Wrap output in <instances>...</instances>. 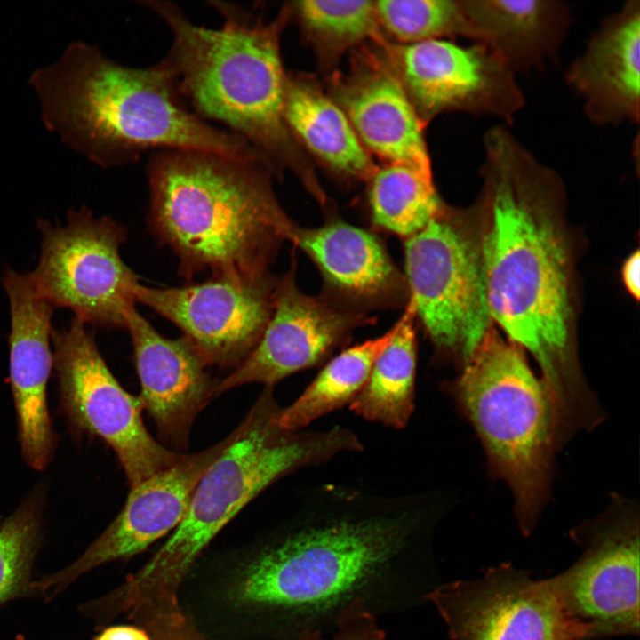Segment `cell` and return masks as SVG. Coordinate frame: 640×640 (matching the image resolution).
<instances>
[{
    "mask_svg": "<svg viewBox=\"0 0 640 640\" xmlns=\"http://www.w3.org/2000/svg\"><path fill=\"white\" fill-rule=\"evenodd\" d=\"M443 512L433 491L308 488L240 570L231 599L264 616L280 640L333 630L358 605L376 617L410 612L439 584L433 536Z\"/></svg>",
    "mask_w": 640,
    "mask_h": 640,
    "instance_id": "6da1fadb",
    "label": "cell"
},
{
    "mask_svg": "<svg viewBox=\"0 0 640 640\" xmlns=\"http://www.w3.org/2000/svg\"><path fill=\"white\" fill-rule=\"evenodd\" d=\"M483 145L480 236L492 320L535 358L556 415L580 420L596 404L576 359L561 180L505 125L490 128Z\"/></svg>",
    "mask_w": 640,
    "mask_h": 640,
    "instance_id": "7a4b0ae2",
    "label": "cell"
},
{
    "mask_svg": "<svg viewBox=\"0 0 640 640\" xmlns=\"http://www.w3.org/2000/svg\"><path fill=\"white\" fill-rule=\"evenodd\" d=\"M28 84L45 128L104 168L167 149L262 159L243 138L193 113L162 61L128 67L96 44L76 41L55 61L33 71Z\"/></svg>",
    "mask_w": 640,
    "mask_h": 640,
    "instance_id": "3957f363",
    "label": "cell"
},
{
    "mask_svg": "<svg viewBox=\"0 0 640 640\" xmlns=\"http://www.w3.org/2000/svg\"><path fill=\"white\" fill-rule=\"evenodd\" d=\"M167 26L172 43L161 60L188 108L243 138L273 171L288 168L317 199L324 195L284 116L286 74L280 36L285 6L266 21L255 9L212 1L222 17L216 28L198 26L168 1H141Z\"/></svg>",
    "mask_w": 640,
    "mask_h": 640,
    "instance_id": "277c9868",
    "label": "cell"
},
{
    "mask_svg": "<svg viewBox=\"0 0 640 640\" xmlns=\"http://www.w3.org/2000/svg\"><path fill=\"white\" fill-rule=\"evenodd\" d=\"M148 220L190 279L258 278L296 224L280 205L264 161L209 151L154 152L147 164Z\"/></svg>",
    "mask_w": 640,
    "mask_h": 640,
    "instance_id": "5b68a950",
    "label": "cell"
},
{
    "mask_svg": "<svg viewBox=\"0 0 640 640\" xmlns=\"http://www.w3.org/2000/svg\"><path fill=\"white\" fill-rule=\"evenodd\" d=\"M282 408L265 387L230 443L196 484L179 525L148 563L115 590L124 612L179 609L178 590L191 566L222 528L267 487L303 468L364 450L343 427L288 430Z\"/></svg>",
    "mask_w": 640,
    "mask_h": 640,
    "instance_id": "8992f818",
    "label": "cell"
},
{
    "mask_svg": "<svg viewBox=\"0 0 640 640\" xmlns=\"http://www.w3.org/2000/svg\"><path fill=\"white\" fill-rule=\"evenodd\" d=\"M447 390L476 429L491 469L509 485L519 527L528 535L548 495L557 444L545 383L523 349L492 324Z\"/></svg>",
    "mask_w": 640,
    "mask_h": 640,
    "instance_id": "52a82bcc",
    "label": "cell"
},
{
    "mask_svg": "<svg viewBox=\"0 0 640 640\" xmlns=\"http://www.w3.org/2000/svg\"><path fill=\"white\" fill-rule=\"evenodd\" d=\"M469 214L444 204L404 241L409 299L437 352L463 365L492 324L481 236Z\"/></svg>",
    "mask_w": 640,
    "mask_h": 640,
    "instance_id": "ba28073f",
    "label": "cell"
},
{
    "mask_svg": "<svg viewBox=\"0 0 640 640\" xmlns=\"http://www.w3.org/2000/svg\"><path fill=\"white\" fill-rule=\"evenodd\" d=\"M37 227L40 258L28 274L36 292L85 324L125 328L140 284L120 254L125 228L107 216L95 217L86 207L71 210L65 226L38 220Z\"/></svg>",
    "mask_w": 640,
    "mask_h": 640,
    "instance_id": "9c48e42d",
    "label": "cell"
},
{
    "mask_svg": "<svg viewBox=\"0 0 640 640\" xmlns=\"http://www.w3.org/2000/svg\"><path fill=\"white\" fill-rule=\"evenodd\" d=\"M52 343L67 415L115 452L131 488L180 458L183 453L168 449L148 431L139 396L124 390L112 374L84 323L73 317L64 330H52Z\"/></svg>",
    "mask_w": 640,
    "mask_h": 640,
    "instance_id": "30bf717a",
    "label": "cell"
},
{
    "mask_svg": "<svg viewBox=\"0 0 640 640\" xmlns=\"http://www.w3.org/2000/svg\"><path fill=\"white\" fill-rule=\"evenodd\" d=\"M451 640H590L548 579L502 563L474 580L439 583L428 596Z\"/></svg>",
    "mask_w": 640,
    "mask_h": 640,
    "instance_id": "8fae6325",
    "label": "cell"
},
{
    "mask_svg": "<svg viewBox=\"0 0 640 640\" xmlns=\"http://www.w3.org/2000/svg\"><path fill=\"white\" fill-rule=\"evenodd\" d=\"M388 52L424 123L444 112L462 111L510 124L524 105L516 73L483 44L431 39L403 44Z\"/></svg>",
    "mask_w": 640,
    "mask_h": 640,
    "instance_id": "7c38bea8",
    "label": "cell"
},
{
    "mask_svg": "<svg viewBox=\"0 0 640 640\" xmlns=\"http://www.w3.org/2000/svg\"><path fill=\"white\" fill-rule=\"evenodd\" d=\"M277 280L268 273L250 279L212 276L181 287L138 284L135 300L178 326L206 366L236 368L268 323Z\"/></svg>",
    "mask_w": 640,
    "mask_h": 640,
    "instance_id": "4fadbf2b",
    "label": "cell"
},
{
    "mask_svg": "<svg viewBox=\"0 0 640 640\" xmlns=\"http://www.w3.org/2000/svg\"><path fill=\"white\" fill-rule=\"evenodd\" d=\"M579 559L548 578L567 614L590 640L639 634V526L622 515L574 532Z\"/></svg>",
    "mask_w": 640,
    "mask_h": 640,
    "instance_id": "5bb4252c",
    "label": "cell"
},
{
    "mask_svg": "<svg viewBox=\"0 0 640 640\" xmlns=\"http://www.w3.org/2000/svg\"><path fill=\"white\" fill-rule=\"evenodd\" d=\"M375 321L326 296H310L295 281V262L277 280L271 316L250 355L219 384L214 395L245 384L274 387L297 372L316 366L348 340L352 332Z\"/></svg>",
    "mask_w": 640,
    "mask_h": 640,
    "instance_id": "9a60e30c",
    "label": "cell"
},
{
    "mask_svg": "<svg viewBox=\"0 0 640 640\" xmlns=\"http://www.w3.org/2000/svg\"><path fill=\"white\" fill-rule=\"evenodd\" d=\"M183 453L171 467L132 487L124 506L106 530L73 563L33 580V596L47 601L83 574L104 564L134 556L171 531L184 517L202 476L232 439Z\"/></svg>",
    "mask_w": 640,
    "mask_h": 640,
    "instance_id": "2e32d148",
    "label": "cell"
},
{
    "mask_svg": "<svg viewBox=\"0 0 640 640\" xmlns=\"http://www.w3.org/2000/svg\"><path fill=\"white\" fill-rule=\"evenodd\" d=\"M2 282L10 302L9 372L21 453L31 468L43 470L55 443L46 399L55 308L36 292L28 274L8 268Z\"/></svg>",
    "mask_w": 640,
    "mask_h": 640,
    "instance_id": "e0dca14e",
    "label": "cell"
},
{
    "mask_svg": "<svg viewBox=\"0 0 640 640\" xmlns=\"http://www.w3.org/2000/svg\"><path fill=\"white\" fill-rule=\"evenodd\" d=\"M125 328L132 341L142 408L155 422L161 443L183 453L193 422L216 385L185 337H163L136 308L129 313Z\"/></svg>",
    "mask_w": 640,
    "mask_h": 640,
    "instance_id": "ac0fdd59",
    "label": "cell"
},
{
    "mask_svg": "<svg viewBox=\"0 0 640 640\" xmlns=\"http://www.w3.org/2000/svg\"><path fill=\"white\" fill-rule=\"evenodd\" d=\"M291 243L315 263L324 296L338 304L367 312L408 301L404 275L370 231L332 216L319 227L296 226Z\"/></svg>",
    "mask_w": 640,
    "mask_h": 640,
    "instance_id": "d6986e66",
    "label": "cell"
},
{
    "mask_svg": "<svg viewBox=\"0 0 640 640\" xmlns=\"http://www.w3.org/2000/svg\"><path fill=\"white\" fill-rule=\"evenodd\" d=\"M569 85L596 124L637 123L640 116V1L606 19L567 70Z\"/></svg>",
    "mask_w": 640,
    "mask_h": 640,
    "instance_id": "ffe728a7",
    "label": "cell"
},
{
    "mask_svg": "<svg viewBox=\"0 0 640 640\" xmlns=\"http://www.w3.org/2000/svg\"><path fill=\"white\" fill-rule=\"evenodd\" d=\"M340 106L368 151L432 175L424 122L392 66L370 60L339 90Z\"/></svg>",
    "mask_w": 640,
    "mask_h": 640,
    "instance_id": "44dd1931",
    "label": "cell"
},
{
    "mask_svg": "<svg viewBox=\"0 0 640 640\" xmlns=\"http://www.w3.org/2000/svg\"><path fill=\"white\" fill-rule=\"evenodd\" d=\"M466 36L516 74L556 56L569 29L568 5L556 0H461Z\"/></svg>",
    "mask_w": 640,
    "mask_h": 640,
    "instance_id": "7402d4cb",
    "label": "cell"
},
{
    "mask_svg": "<svg viewBox=\"0 0 640 640\" xmlns=\"http://www.w3.org/2000/svg\"><path fill=\"white\" fill-rule=\"evenodd\" d=\"M284 116L297 142L332 171L369 180L378 169L342 108L312 82L286 75Z\"/></svg>",
    "mask_w": 640,
    "mask_h": 640,
    "instance_id": "603a6c76",
    "label": "cell"
},
{
    "mask_svg": "<svg viewBox=\"0 0 640 640\" xmlns=\"http://www.w3.org/2000/svg\"><path fill=\"white\" fill-rule=\"evenodd\" d=\"M400 327L373 364L366 383L349 404L361 418L385 427L407 426L415 407L416 309L408 299Z\"/></svg>",
    "mask_w": 640,
    "mask_h": 640,
    "instance_id": "cb8c5ba5",
    "label": "cell"
},
{
    "mask_svg": "<svg viewBox=\"0 0 640 640\" xmlns=\"http://www.w3.org/2000/svg\"><path fill=\"white\" fill-rule=\"evenodd\" d=\"M402 318L382 335L348 348L326 363L304 392L282 408L278 424L305 429L313 421L349 405L367 381L374 362L398 331Z\"/></svg>",
    "mask_w": 640,
    "mask_h": 640,
    "instance_id": "d4e9b609",
    "label": "cell"
},
{
    "mask_svg": "<svg viewBox=\"0 0 640 640\" xmlns=\"http://www.w3.org/2000/svg\"><path fill=\"white\" fill-rule=\"evenodd\" d=\"M369 181L372 223L404 239L421 230L444 204L433 175L406 165L388 164L377 169Z\"/></svg>",
    "mask_w": 640,
    "mask_h": 640,
    "instance_id": "484cf974",
    "label": "cell"
},
{
    "mask_svg": "<svg viewBox=\"0 0 640 640\" xmlns=\"http://www.w3.org/2000/svg\"><path fill=\"white\" fill-rule=\"evenodd\" d=\"M321 52L334 56L379 37L375 2L305 0L289 6Z\"/></svg>",
    "mask_w": 640,
    "mask_h": 640,
    "instance_id": "4316f807",
    "label": "cell"
},
{
    "mask_svg": "<svg viewBox=\"0 0 640 640\" xmlns=\"http://www.w3.org/2000/svg\"><path fill=\"white\" fill-rule=\"evenodd\" d=\"M42 499L34 493L0 524V606L32 596V567L42 532Z\"/></svg>",
    "mask_w": 640,
    "mask_h": 640,
    "instance_id": "83f0119b",
    "label": "cell"
},
{
    "mask_svg": "<svg viewBox=\"0 0 640 640\" xmlns=\"http://www.w3.org/2000/svg\"><path fill=\"white\" fill-rule=\"evenodd\" d=\"M375 9L379 24L404 44L466 36L461 0H382Z\"/></svg>",
    "mask_w": 640,
    "mask_h": 640,
    "instance_id": "f1b7e54d",
    "label": "cell"
},
{
    "mask_svg": "<svg viewBox=\"0 0 640 640\" xmlns=\"http://www.w3.org/2000/svg\"><path fill=\"white\" fill-rule=\"evenodd\" d=\"M284 640H388L380 627L378 617L364 606L348 611L337 623L330 635L324 637L320 632H308Z\"/></svg>",
    "mask_w": 640,
    "mask_h": 640,
    "instance_id": "f546056e",
    "label": "cell"
},
{
    "mask_svg": "<svg viewBox=\"0 0 640 640\" xmlns=\"http://www.w3.org/2000/svg\"><path fill=\"white\" fill-rule=\"evenodd\" d=\"M132 619L145 627L152 640H205L181 610L142 612Z\"/></svg>",
    "mask_w": 640,
    "mask_h": 640,
    "instance_id": "4dcf8cb0",
    "label": "cell"
},
{
    "mask_svg": "<svg viewBox=\"0 0 640 640\" xmlns=\"http://www.w3.org/2000/svg\"><path fill=\"white\" fill-rule=\"evenodd\" d=\"M640 254L636 250L623 264L621 276L623 284L629 294L636 300L640 296Z\"/></svg>",
    "mask_w": 640,
    "mask_h": 640,
    "instance_id": "1f68e13d",
    "label": "cell"
},
{
    "mask_svg": "<svg viewBox=\"0 0 640 640\" xmlns=\"http://www.w3.org/2000/svg\"><path fill=\"white\" fill-rule=\"evenodd\" d=\"M93 640H152V638L143 628L118 625L105 628Z\"/></svg>",
    "mask_w": 640,
    "mask_h": 640,
    "instance_id": "d6a6232c",
    "label": "cell"
},
{
    "mask_svg": "<svg viewBox=\"0 0 640 640\" xmlns=\"http://www.w3.org/2000/svg\"><path fill=\"white\" fill-rule=\"evenodd\" d=\"M17 640H26L22 636H19Z\"/></svg>",
    "mask_w": 640,
    "mask_h": 640,
    "instance_id": "836d02e7",
    "label": "cell"
}]
</instances>
